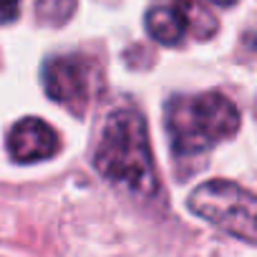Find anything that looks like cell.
<instances>
[{
  "label": "cell",
  "mask_w": 257,
  "mask_h": 257,
  "mask_svg": "<svg viewBox=\"0 0 257 257\" xmlns=\"http://www.w3.org/2000/svg\"><path fill=\"white\" fill-rule=\"evenodd\" d=\"M189 209L207 219L209 224L239 237L244 242H254L257 237V204L252 192L242 189L234 182L214 179L199 184L189 197Z\"/></svg>",
  "instance_id": "3957f363"
},
{
  "label": "cell",
  "mask_w": 257,
  "mask_h": 257,
  "mask_svg": "<svg viewBox=\"0 0 257 257\" xmlns=\"http://www.w3.org/2000/svg\"><path fill=\"white\" fill-rule=\"evenodd\" d=\"M93 167L106 182L116 184L128 194H157L159 182L149 147V132L139 111L118 108L106 118L101 139L93 152Z\"/></svg>",
  "instance_id": "6da1fadb"
},
{
  "label": "cell",
  "mask_w": 257,
  "mask_h": 257,
  "mask_svg": "<svg viewBox=\"0 0 257 257\" xmlns=\"http://www.w3.org/2000/svg\"><path fill=\"white\" fill-rule=\"evenodd\" d=\"M76 11V0H38L36 16L43 26H63Z\"/></svg>",
  "instance_id": "ba28073f"
},
{
  "label": "cell",
  "mask_w": 257,
  "mask_h": 257,
  "mask_svg": "<svg viewBox=\"0 0 257 257\" xmlns=\"http://www.w3.org/2000/svg\"><path fill=\"white\" fill-rule=\"evenodd\" d=\"M0 6H8V8H18V0H0Z\"/></svg>",
  "instance_id": "30bf717a"
},
{
  "label": "cell",
  "mask_w": 257,
  "mask_h": 257,
  "mask_svg": "<svg viewBox=\"0 0 257 257\" xmlns=\"http://www.w3.org/2000/svg\"><path fill=\"white\" fill-rule=\"evenodd\" d=\"M209 3H214V6H222V8H229V6H234L237 0H209Z\"/></svg>",
  "instance_id": "9c48e42d"
},
{
  "label": "cell",
  "mask_w": 257,
  "mask_h": 257,
  "mask_svg": "<svg viewBox=\"0 0 257 257\" xmlns=\"http://www.w3.org/2000/svg\"><path fill=\"white\" fill-rule=\"evenodd\" d=\"M147 31L157 43L177 46V43H182V38L187 33V26H184V18L177 8L157 6L147 13Z\"/></svg>",
  "instance_id": "8992f818"
},
{
  "label": "cell",
  "mask_w": 257,
  "mask_h": 257,
  "mask_svg": "<svg viewBox=\"0 0 257 257\" xmlns=\"http://www.w3.org/2000/svg\"><path fill=\"white\" fill-rule=\"evenodd\" d=\"M8 152L18 164L46 162L58 152V137L43 118L28 116L13 126L8 137Z\"/></svg>",
  "instance_id": "5b68a950"
},
{
  "label": "cell",
  "mask_w": 257,
  "mask_h": 257,
  "mask_svg": "<svg viewBox=\"0 0 257 257\" xmlns=\"http://www.w3.org/2000/svg\"><path fill=\"white\" fill-rule=\"evenodd\" d=\"M43 86L46 93L71 108H81L88 101L91 91V68L78 56H58L46 63L43 68Z\"/></svg>",
  "instance_id": "277c9868"
},
{
  "label": "cell",
  "mask_w": 257,
  "mask_h": 257,
  "mask_svg": "<svg viewBox=\"0 0 257 257\" xmlns=\"http://www.w3.org/2000/svg\"><path fill=\"white\" fill-rule=\"evenodd\" d=\"M174 8L182 13L187 31H192L197 38L207 41L209 36H214V33H217L219 23H217L214 13L202 3V0H177Z\"/></svg>",
  "instance_id": "52a82bcc"
},
{
  "label": "cell",
  "mask_w": 257,
  "mask_h": 257,
  "mask_svg": "<svg viewBox=\"0 0 257 257\" xmlns=\"http://www.w3.org/2000/svg\"><path fill=\"white\" fill-rule=\"evenodd\" d=\"M239 128V108L212 91L192 98H174L167 106V132L177 157H194L229 139Z\"/></svg>",
  "instance_id": "7a4b0ae2"
}]
</instances>
